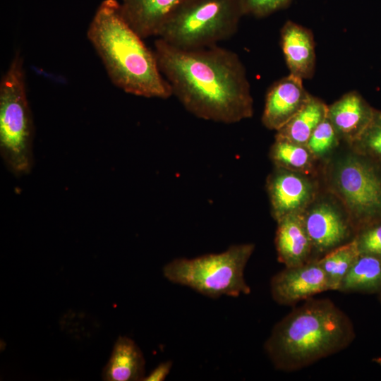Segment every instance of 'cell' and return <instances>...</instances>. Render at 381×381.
I'll return each mask as SVG.
<instances>
[{"label":"cell","mask_w":381,"mask_h":381,"mask_svg":"<svg viewBox=\"0 0 381 381\" xmlns=\"http://www.w3.org/2000/svg\"><path fill=\"white\" fill-rule=\"evenodd\" d=\"M154 45L159 68L172 95L188 112L223 123L253 116L250 85L236 53L218 45L184 50L158 37Z\"/></svg>","instance_id":"1"},{"label":"cell","mask_w":381,"mask_h":381,"mask_svg":"<svg viewBox=\"0 0 381 381\" xmlns=\"http://www.w3.org/2000/svg\"><path fill=\"white\" fill-rule=\"evenodd\" d=\"M355 337L351 319L333 301L308 299L274 326L264 349L277 370L292 372L344 350Z\"/></svg>","instance_id":"2"},{"label":"cell","mask_w":381,"mask_h":381,"mask_svg":"<svg viewBox=\"0 0 381 381\" xmlns=\"http://www.w3.org/2000/svg\"><path fill=\"white\" fill-rule=\"evenodd\" d=\"M87 37L111 83L123 92L146 98L172 96L154 51L125 19L116 0H104L89 25Z\"/></svg>","instance_id":"3"},{"label":"cell","mask_w":381,"mask_h":381,"mask_svg":"<svg viewBox=\"0 0 381 381\" xmlns=\"http://www.w3.org/2000/svg\"><path fill=\"white\" fill-rule=\"evenodd\" d=\"M239 0H186L167 18L157 37L184 50L217 45L238 30Z\"/></svg>","instance_id":"4"},{"label":"cell","mask_w":381,"mask_h":381,"mask_svg":"<svg viewBox=\"0 0 381 381\" xmlns=\"http://www.w3.org/2000/svg\"><path fill=\"white\" fill-rule=\"evenodd\" d=\"M255 249L253 243L231 246L224 252L194 258H179L166 264L164 277L210 298L249 294L244 270Z\"/></svg>","instance_id":"5"},{"label":"cell","mask_w":381,"mask_h":381,"mask_svg":"<svg viewBox=\"0 0 381 381\" xmlns=\"http://www.w3.org/2000/svg\"><path fill=\"white\" fill-rule=\"evenodd\" d=\"M33 136L23 59L17 53L0 83L1 155L15 175L28 174L32 167Z\"/></svg>","instance_id":"6"},{"label":"cell","mask_w":381,"mask_h":381,"mask_svg":"<svg viewBox=\"0 0 381 381\" xmlns=\"http://www.w3.org/2000/svg\"><path fill=\"white\" fill-rule=\"evenodd\" d=\"M333 184L361 229L381 222V174L371 162L344 158L335 167Z\"/></svg>","instance_id":"7"},{"label":"cell","mask_w":381,"mask_h":381,"mask_svg":"<svg viewBox=\"0 0 381 381\" xmlns=\"http://www.w3.org/2000/svg\"><path fill=\"white\" fill-rule=\"evenodd\" d=\"M327 277L318 259L295 267H286L270 280V292L278 304L291 306L329 291Z\"/></svg>","instance_id":"8"},{"label":"cell","mask_w":381,"mask_h":381,"mask_svg":"<svg viewBox=\"0 0 381 381\" xmlns=\"http://www.w3.org/2000/svg\"><path fill=\"white\" fill-rule=\"evenodd\" d=\"M267 189L276 221L292 214L303 213L315 195V187L300 172L281 167L270 175Z\"/></svg>","instance_id":"9"},{"label":"cell","mask_w":381,"mask_h":381,"mask_svg":"<svg viewBox=\"0 0 381 381\" xmlns=\"http://www.w3.org/2000/svg\"><path fill=\"white\" fill-rule=\"evenodd\" d=\"M310 95L303 79L289 74L275 82L268 90L262 122L268 129L278 131L306 104Z\"/></svg>","instance_id":"10"},{"label":"cell","mask_w":381,"mask_h":381,"mask_svg":"<svg viewBox=\"0 0 381 381\" xmlns=\"http://www.w3.org/2000/svg\"><path fill=\"white\" fill-rule=\"evenodd\" d=\"M303 219L313 250L318 253H327L343 244L351 234L348 222L329 203H318L306 210Z\"/></svg>","instance_id":"11"},{"label":"cell","mask_w":381,"mask_h":381,"mask_svg":"<svg viewBox=\"0 0 381 381\" xmlns=\"http://www.w3.org/2000/svg\"><path fill=\"white\" fill-rule=\"evenodd\" d=\"M375 110L358 92L351 91L328 106L327 117L339 137L352 145L371 121Z\"/></svg>","instance_id":"12"},{"label":"cell","mask_w":381,"mask_h":381,"mask_svg":"<svg viewBox=\"0 0 381 381\" xmlns=\"http://www.w3.org/2000/svg\"><path fill=\"white\" fill-rule=\"evenodd\" d=\"M281 45L289 74L303 80L311 78L316 61L311 31L289 20L281 30Z\"/></svg>","instance_id":"13"},{"label":"cell","mask_w":381,"mask_h":381,"mask_svg":"<svg viewBox=\"0 0 381 381\" xmlns=\"http://www.w3.org/2000/svg\"><path fill=\"white\" fill-rule=\"evenodd\" d=\"M277 222L278 260L286 267L298 266L310 260L313 245L305 226L303 213L289 214Z\"/></svg>","instance_id":"14"},{"label":"cell","mask_w":381,"mask_h":381,"mask_svg":"<svg viewBox=\"0 0 381 381\" xmlns=\"http://www.w3.org/2000/svg\"><path fill=\"white\" fill-rule=\"evenodd\" d=\"M186 0H121L122 13L143 39L157 37L169 15Z\"/></svg>","instance_id":"15"},{"label":"cell","mask_w":381,"mask_h":381,"mask_svg":"<svg viewBox=\"0 0 381 381\" xmlns=\"http://www.w3.org/2000/svg\"><path fill=\"white\" fill-rule=\"evenodd\" d=\"M145 358L137 344L127 337H119L102 371L107 381H138L145 377Z\"/></svg>","instance_id":"16"},{"label":"cell","mask_w":381,"mask_h":381,"mask_svg":"<svg viewBox=\"0 0 381 381\" xmlns=\"http://www.w3.org/2000/svg\"><path fill=\"white\" fill-rule=\"evenodd\" d=\"M327 108L322 100L311 95L303 108L277 131L275 138L306 146L314 130L327 118Z\"/></svg>","instance_id":"17"},{"label":"cell","mask_w":381,"mask_h":381,"mask_svg":"<svg viewBox=\"0 0 381 381\" xmlns=\"http://www.w3.org/2000/svg\"><path fill=\"white\" fill-rule=\"evenodd\" d=\"M338 291L345 293H380L381 259L360 255L343 279Z\"/></svg>","instance_id":"18"},{"label":"cell","mask_w":381,"mask_h":381,"mask_svg":"<svg viewBox=\"0 0 381 381\" xmlns=\"http://www.w3.org/2000/svg\"><path fill=\"white\" fill-rule=\"evenodd\" d=\"M360 256L355 238L332 249L318 259L329 285V290L338 291L348 272Z\"/></svg>","instance_id":"19"},{"label":"cell","mask_w":381,"mask_h":381,"mask_svg":"<svg viewBox=\"0 0 381 381\" xmlns=\"http://www.w3.org/2000/svg\"><path fill=\"white\" fill-rule=\"evenodd\" d=\"M314 157L306 145L275 138L270 157L276 167L297 172H306L312 167Z\"/></svg>","instance_id":"20"},{"label":"cell","mask_w":381,"mask_h":381,"mask_svg":"<svg viewBox=\"0 0 381 381\" xmlns=\"http://www.w3.org/2000/svg\"><path fill=\"white\" fill-rule=\"evenodd\" d=\"M352 145L360 154L381 164V111L375 110L371 121Z\"/></svg>","instance_id":"21"},{"label":"cell","mask_w":381,"mask_h":381,"mask_svg":"<svg viewBox=\"0 0 381 381\" xmlns=\"http://www.w3.org/2000/svg\"><path fill=\"white\" fill-rule=\"evenodd\" d=\"M338 138L335 128L327 117L314 130L306 147L314 157H321L337 145Z\"/></svg>","instance_id":"22"},{"label":"cell","mask_w":381,"mask_h":381,"mask_svg":"<svg viewBox=\"0 0 381 381\" xmlns=\"http://www.w3.org/2000/svg\"><path fill=\"white\" fill-rule=\"evenodd\" d=\"M354 238L361 255L381 259V222L361 229Z\"/></svg>","instance_id":"23"},{"label":"cell","mask_w":381,"mask_h":381,"mask_svg":"<svg viewBox=\"0 0 381 381\" xmlns=\"http://www.w3.org/2000/svg\"><path fill=\"white\" fill-rule=\"evenodd\" d=\"M243 16L264 18L286 8L292 0H239Z\"/></svg>","instance_id":"24"},{"label":"cell","mask_w":381,"mask_h":381,"mask_svg":"<svg viewBox=\"0 0 381 381\" xmlns=\"http://www.w3.org/2000/svg\"><path fill=\"white\" fill-rule=\"evenodd\" d=\"M172 361H168L159 363L148 375L145 376V381H162L166 379L172 368Z\"/></svg>","instance_id":"25"},{"label":"cell","mask_w":381,"mask_h":381,"mask_svg":"<svg viewBox=\"0 0 381 381\" xmlns=\"http://www.w3.org/2000/svg\"><path fill=\"white\" fill-rule=\"evenodd\" d=\"M380 301H381V296H380Z\"/></svg>","instance_id":"26"}]
</instances>
